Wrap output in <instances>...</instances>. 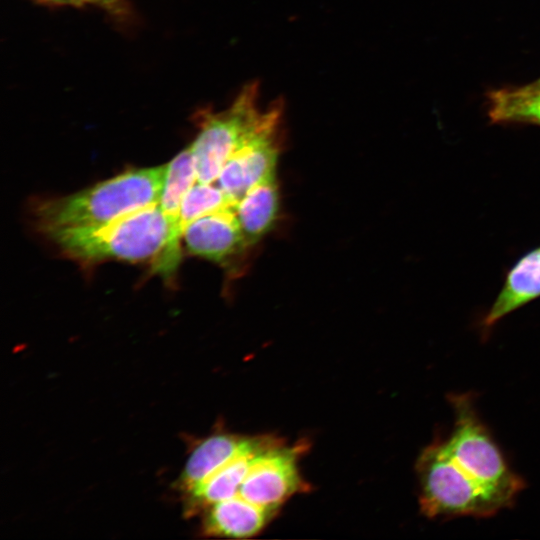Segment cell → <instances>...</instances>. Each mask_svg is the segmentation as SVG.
<instances>
[{
  "instance_id": "277c9868",
  "label": "cell",
  "mask_w": 540,
  "mask_h": 540,
  "mask_svg": "<svg viewBox=\"0 0 540 540\" xmlns=\"http://www.w3.org/2000/svg\"><path fill=\"white\" fill-rule=\"evenodd\" d=\"M273 107L272 103L265 110L260 108L259 84L254 81L241 89L226 110L203 115L190 146L198 182L217 181L226 161L265 124Z\"/></svg>"
},
{
  "instance_id": "5bb4252c",
  "label": "cell",
  "mask_w": 540,
  "mask_h": 540,
  "mask_svg": "<svg viewBox=\"0 0 540 540\" xmlns=\"http://www.w3.org/2000/svg\"><path fill=\"white\" fill-rule=\"evenodd\" d=\"M279 210L275 176L251 188L235 205V213L249 245L257 243L273 226Z\"/></svg>"
},
{
  "instance_id": "5b68a950",
  "label": "cell",
  "mask_w": 540,
  "mask_h": 540,
  "mask_svg": "<svg viewBox=\"0 0 540 540\" xmlns=\"http://www.w3.org/2000/svg\"><path fill=\"white\" fill-rule=\"evenodd\" d=\"M449 401L454 412L453 430L444 441L449 456L477 481L515 500L525 483L510 469L478 417L472 396L453 394Z\"/></svg>"
},
{
  "instance_id": "7c38bea8",
  "label": "cell",
  "mask_w": 540,
  "mask_h": 540,
  "mask_svg": "<svg viewBox=\"0 0 540 540\" xmlns=\"http://www.w3.org/2000/svg\"><path fill=\"white\" fill-rule=\"evenodd\" d=\"M274 516L232 497L205 510L202 532L206 536L249 538L261 532Z\"/></svg>"
},
{
  "instance_id": "7a4b0ae2",
  "label": "cell",
  "mask_w": 540,
  "mask_h": 540,
  "mask_svg": "<svg viewBox=\"0 0 540 540\" xmlns=\"http://www.w3.org/2000/svg\"><path fill=\"white\" fill-rule=\"evenodd\" d=\"M167 165L127 171L78 193L47 200L36 210L41 230L101 225L137 209L158 204Z\"/></svg>"
},
{
  "instance_id": "52a82bcc",
  "label": "cell",
  "mask_w": 540,
  "mask_h": 540,
  "mask_svg": "<svg viewBox=\"0 0 540 540\" xmlns=\"http://www.w3.org/2000/svg\"><path fill=\"white\" fill-rule=\"evenodd\" d=\"M283 114L280 101L265 124L226 161L218 186L237 203L251 188L275 176L279 155L278 132Z\"/></svg>"
},
{
  "instance_id": "6da1fadb",
  "label": "cell",
  "mask_w": 540,
  "mask_h": 540,
  "mask_svg": "<svg viewBox=\"0 0 540 540\" xmlns=\"http://www.w3.org/2000/svg\"><path fill=\"white\" fill-rule=\"evenodd\" d=\"M49 236L74 259L151 261L156 271L167 275L172 227L159 204L137 209L101 225L60 230Z\"/></svg>"
},
{
  "instance_id": "ac0fdd59",
  "label": "cell",
  "mask_w": 540,
  "mask_h": 540,
  "mask_svg": "<svg viewBox=\"0 0 540 540\" xmlns=\"http://www.w3.org/2000/svg\"><path fill=\"white\" fill-rule=\"evenodd\" d=\"M81 1L82 3L91 2V3L103 4L106 6H111L114 2V0H81Z\"/></svg>"
},
{
  "instance_id": "d6986e66",
  "label": "cell",
  "mask_w": 540,
  "mask_h": 540,
  "mask_svg": "<svg viewBox=\"0 0 540 540\" xmlns=\"http://www.w3.org/2000/svg\"><path fill=\"white\" fill-rule=\"evenodd\" d=\"M533 84L540 87V78L533 82Z\"/></svg>"
},
{
  "instance_id": "30bf717a",
  "label": "cell",
  "mask_w": 540,
  "mask_h": 540,
  "mask_svg": "<svg viewBox=\"0 0 540 540\" xmlns=\"http://www.w3.org/2000/svg\"><path fill=\"white\" fill-rule=\"evenodd\" d=\"M540 297V247L522 256L509 270L496 299L485 315L483 326L492 327L502 318Z\"/></svg>"
},
{
  "instance_id": "3957f363",
  "label": "cell",
  "mask_w": 540,
  "mask_h": 540,
  "mask_svg": "<svg viewBox=\"0 0 540 540\" xmlns=\"http://www.w3.org/2000/svg\"><path fill=\"white\" fill-rule=\"evenodd\" d=\"M415 468L420 510L428 518L490 517L514 501L467 474L449 456L444 441L428 445Z\"/></svg>"
},
{
  "instance_id": "2e32d148",
  "label": "cell",
  "mask_w": 540,
  "mask_h": 540,
  "mask_svg": "<svg viewBox=\"0 0 540 540\" xmlns=\"http://www.w3.org/2000/svg\"><path fill=\"white\" fill-rule=\"evenodd\" d=\"M236 203L213 183L196 182L185 195L178 219L180 237L196 219L225 209H235Z\"/></svg>"
},
{
  "instance_id": "4fadbf2b",
  "label": "cell",
  "mask_w": 540,
  "mask_h": 540,
  "mask_svg": "<svg viewBox=\"0 0 540 540\" xmlns=\"http://www.w3.org/2000/svg\"><path fill=\"white\" fill-rule=\"evenodd\" d=\"M248 438L245 435L216 433L201 440L187 459L178 487L189 492L233 458Z\"/></svg>"
},
{
  "instance_id": "9a60e30c",
  "label": "cell",
  "mask_w": 540,
  "mask_h": 540,
  "mask_svg": "<svg viewBox=\"0 0 540 540\" xmlns=\"http://www.w3.org/2000/svg\"><path fill=\"white\" fill-rule=\"evenodd\" d=\"M488 116L494 123H522L540 126V87L530 83L503 88L488 95Z\"/></svg>"
},
{
  "instance_id": "8992f818",
  "label": "cell",
  "mask_w": 540,
  "mask_h": 540,
  "mask_svg": "<svg viewBox=\"0 0 540 540\" xmlns=\"http://www.w3.org/2000/svg\"><path fill=\"white\" fill-rule=\"evenodd\" d=\"M305 448V443L288 446L275 437L256 455L234 497L276 515L291 496L306 489L298 466Z\"/></svg>"
},
{
  "instance_id": "ba28073f",
  "label": "cell",
  "mask_w": 540,
  "mask_h": 540,
  "mask_svg": "<svg viewBox=\"0 0 540 540\" xmlns=\"http://www.w3.org/2000/svg\"><path fill=\"white\" fill-rule=\"evenodd\" d=\"M188 250L200 257L228 266L250 246L235 209H225L200 217L184 233Z\"/></svg>"
},
{
  "instance_id": "e0dca14e",
  "label": "cell",
  "mask_w": 540,
  "mask_h": 540,
  "mask_svg": "<svg viewBox=\"0 0 540 540\" xmlns=\"http://www.w3.org/2000/svg\"><path fill=\"white\" fill-rule=\"evenodd\" d=\"M56 4H81V0H44Z\"/></svg>"
},
{
  "instance_id": "8fae6325",
  "label": "cell",
  "mask_w": 540,
  "mask_h": 540,
  "mask_svg": "<svg viewBox=\"0 0 540 540\" xmlns=\"http://www.w3.org/2000/svg\"><path fill=\"white\" fill-rule=\"evenodd\" d=\"M197 181L194 157L191 147H188L167 164L158 203L172 227V245L168 260V270L171 275L180 260L181 237L178 233V219L181 204L187 192Z\"/></svg>"
},
{
  "instance_id": "9c48e42d",
  "label": "cell",
  "mask_w": 540,
  "mask_h": 540,
  "mask_svg": "<svg viewBox=\"0 0 540 540\" xmlns=\"http://www.w3.org/2000/svg\"><path fill=\"white\" fill-rule=\"evenodd\" d=\"M275 437L271 435L249 436L242 449L208 478L191 489L186 510L194 513L236 495L256 455Z\"/></svg>"
}]
</instances>
